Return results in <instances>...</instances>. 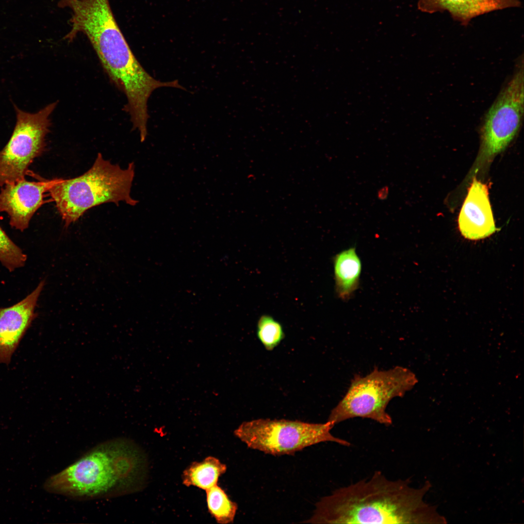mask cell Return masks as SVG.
Here are the masks:
<instances>
[{"mask_svg": "<svg viewBox=\"0 0 524 524\" xmlns=\"http://www.w3.org/2000/svg\"><path fill=\"white\" fill-rule=\"evenodd\" d=\"M205 491L209 511L216 522L222 524L232 523L237 505L230 500L224 491L217 485Z\"/></svg>", "mask_w": 524, "mask_h": 524, "instance_id": "obj_15", "label": "cell"}, {"mask_svg": "<svg viewBox=\"0 0 524 524\" xmlns=\"http://www.w3.org/2000/svg\"><path fill=\"white\" fill-rule=\"evenodd\" d=\"M257 336L265 348L271 351L283 339L284 333L279 322L272 316L264 314L258 321Z\"/></svg>", "mask_w": 524, "mask_h": 524, "instance_id": "obj_16", "label": "cell"}, {"mask_svg": "<svg viewBox=\"0 0 524 524\" xmlns=\"http://www.w3.org/2000/svg\"><path fill=\"white\" fill-rule=\"evenodd\" d=\"M524 83L522 62L486 114L481 128L484 155L502 151L518 132L524 115Z\"/></svg>", "mask_w": 524, "mask_h": 524, "instance_id": "obj_8", "label": "cell"}, {"mask_svg": "<svg viewBox=\"0 0 524 524\" xmlns=\"http://www.w3.org/2000/svg\"><path fill=\"white\" fill-rule=\"evenodd\" d=\"M69 33L84 34L114 83L125 95V108L139 113L147 108L152 92L166 85L152 77L134 55L115 20L109 0H84L74 10Z\"/></svg>", "mask_w": 524, "mask_h": 524, "instance_id": "obj_3", "label": "cell"}, {"mask_svg": "<svg viewBox=\"0 0 524 524\" xmlns=\"http://www.w3.org/2000/svg\"><path fill=\"white\" fill-rule=\"evenodd\" d=\"M133 162L126 169L111 164L98 153L92 166L82 175L69 180H51L48 189L67 228L88 209L106 202L120 201L135 206L131 190L134 177Z\"/></svg>", "mask_w": 524, "mask_h": 524, "instance_id": "obj_4", "label": "cell"}, {"mask_svg": "<svg viewBox=\"0 0 524 524\" xmlns=\"http://www.w3.org/2000/svg\"><path fill=\"white\" fill-rule=\"evenodd\" d=\"M146 453L133 440L111 439L92 447L49 477L45 489L70 498L88 500L140 491L148 478Z\"/></svg>", "mask_w": 524, "mask_h": 524, "instance_id": "obj_2", "label": "cell"}, {"mask_svg": "<svg viewBox=\"0 0 524 524\" xmlns=\"http://www.w3.org/2000/svg\"><path fill=\"white\" fill-rule=\"evenodd\" d=\"M331 422L258 419L242 423L234 434L248 447L274 456L291 455L305 447L331 442L349 446L350 442L333 435Z\"/></svg>", "mask_w": 524, "mask_h": 524, "instance_id": "obj_6", "label": "cell"}, {"mask_svg": "<svg viewBox=\"0 0 524 524\" xmlns=\"http://www.w3.org/2000/svg\"><path fill=\"white\" fill-rule=\"evenodd\" d=\"M518 0H418V9L433 13L448 12L453 18L466 25L475 17L491 12L518 7Z\"/></svg>", "mask_w": 524, "mask_h": 524, "instance_id": "obj_12", "label": "cell"}, {"mask_svg": "<svg viewBox=\"0 0 524 524\" xmlns=\"http://www.w3.org/2000/svg\"><path fill=\"white\" fill-rule=\"evenodd\" d=\"M409 479L391 480L380 471L337 489L316 504L311 524H440L445 519L424 497L430 484L415 488Z\"/></svg>", "mask_w": 524, "mask_h": 524, "instance_id": "obj_1", "label": "cell"}, {"mask_svg": "<svg viewBox=\"0 0 524 524\" xmlns=\"http://www.w3.org/2000/svg\"><path fill=\"white\" fill-rule=\"evenodd\" d=\"M459 229L471 240L487 238L497 229L489 197L488 186L474 178L459 213Z\"/></svg>", "mask_w": 524, "mask_h": 524, "instance_id": "obj_11", "label": "cell"}, {"mask_svg": "<svg viewBox=\"0 0 524 524\" xmlns=\"http://www.w3.org/2000/svg\"><path fill=\"white\" fill-rule=\"evenodd\" d=\"M415 374L397 366L386 370L375 368L362 376L355 375L342 399L331 410L328 421L334 425L360 417L386 426L393 424L387 407L393 398L403 396L417 383Z\"/></svg>", "mask_w": 524, "mask_h": 524, "instance_id": "obj_5", "label": "cell"}, {"mask_svg": "<svg viewBox=\"0 0 524 524\" xmlns=\"http://www.w3.org/2000/svg\"><path fill=\"white\" fill-rule=\"evenodd\" d=\"M389 191L388 186L385 185L381 187L377 192V198L380 201L386 200L389 197Z\"/></svg>", "mask_w": 524, "mask_h": 524, "instance_id": "obj_18", "label": "cell"}, {"mask_svg": "<svg viewBox=\"0 0 524 524\" xmlns=\"http://www.w3.org/2000/svg\"><path fill=\"white\" fill-rule=\"evenodd\" d=\"M28 175L38 181L25 179L1 187L0 212L7 213L11 227L21 232L26 229L35 212L44 204V195L51 180H47L29 171Z\"/></svg>", "mask_w": 524, "mask_h": 524, "instance_id": "obj_9", "label": "cell"}, {"mask_svg": "<svg viewBox=\"0 0 524 524\" xmlns=\"http://www.w3.org/2000/svg\"><path fill=\"white\" fill-rule=\"evenodd\" d=\"M57 101L31 113L14 104L16 121L12 135L0 151V186L25 178L29 167L46 148V137L51 125L50 116Z\"/></svg>", "mask_w": 524, "mask_h": 524, "instance_id": "obj_7", "label": "cell"}, {"mask_svg": "<svg viewBox=\"0 0 524 524\" xmlns=\"http://www.w3.org/2000/svg\"><path fill=\"white\" fill-rule=\"evenodd\" d=\"M27 255L0 226V262L9 272L24 266Z\"/></svg>", "mask_w": 524, "mask_h": 524, "instance_id": "obj_17", "label": "cell"}, {"mask_svg": "<svg viewBox=\"0 0 524 524\" xmlns=\"http://www.w3.org/2000/svg\"><path fill=\"white\" fill-rule=\"evenodd\" d=\"M46 284L41 280L24 298L6 308H0V363H8L19 342L37 316L38 298Z\"/></svg>", "mask_w": 524, "mask_h": 524, "instance_id": "obj_10", "label": "cell"}, {"mask_svg": "<svg viewBox=\"0 0 524 524\" xmlns=\"http://www.w3.org/2000/svg\"><path fill=\"white\" fill-rule=\"evenodd\" d=\"M227 470V466L213 457H208L200 462H194L183 472L182 483L194 486L205 491L217 485L219 477Z\"/></svg>", "mask_w": 524, "mask_h": 524, "instance_id": "obj_14", "label": "cell"}, {"mask_svg": "<svg viewBox=\"0 0 524 524\" xmlns=\"http://www.w3.org/2000/svg\"><path fill=\"white\" fill-rule=\"evenodd\" d=\"M333 267L336 293L341 299H348L359 286L361 271V262L355 248L337 254L333 258Z\"/></svg>", "mask_w": 524, "mask_h": 524, "instance_id": "obj_13", "label": "cell"}]
</instances>
